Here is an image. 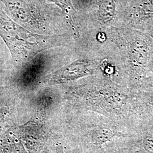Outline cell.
Masks as SVG:
<instances>
[{
    "mask_svg": "<svg viewBox=\"0 0 153 153\" xmlns=\"http://www.w3.org/2000/svg\"><path fill=\"white\" fill-rule=\"evenodd\" d=\"M152 27L153 28V26H152Z\"/></svg>",
    "mask_w": 153,
    "mask_h": 153,
    "instance_id": "cell-8",
    "label": "cell"
},
{
    "mask_svg": "<svg viewBox=\"0 0 153 153\" xmlns=\"http://www.w3.org/2000/svg\"><path fill=\"white\" fill-rule=\"evenodd\" d=\"M136 13L138 23L153 26V0H137Z\"/></svg>",
    "mask_w": 153,
    "mask_h": 153,
    "instance_id": "cell-2",
    "label": "cell"
},
{
    "mask_svg": "<svg viewBox=\"0 0 153 153\" xmlns=\"http://www.w3.org/2000/svg\"><path fill=\"white\" fill-rule=\"evenodd\" d=\"M144 149L148 153H153V136L148 135L144 137L142 141Z\"/></svg>",
    "mask_w": 153,
    "mask_h": 153,
    "instance_id": "cell-7",
    "label": "cell"
},
{
    "mask_svg": "<svg viewBox=\"0 0 153 153\" xmlns=\"http://www.w3.org/2000/svg\"><path fill=\"white\" fill-rule=\"evenodd\" d=\"M88 66L83 62H76L56 73L53 75L52 80L59 81V79H69L77 76H81L88 72Z\"/></svg>",
    "mask_w": 153,
    "mask_h": 153,
    "instance_id": "cell-3",
    "label": "cell"
},
{
    "mask_svg": "<svg viewBox=\"0 0 153 153\" xmlns=\"http://www.w3.org/2000/svg\"><path fill=\"white\" fill-rule=\"evenodd\" d=\"M11 11L22 20L27 21L31 18V14L27 5L22 0H5Z\"/></svg>",
    "mask_w": 153,
    "mask_h": 153,
    "instance_id": "cell-4",
    "label": "cell"
},
{
    "mask_svg": "<svg viewBox=\"0 0 153 153\" xmlns=\"http://www.w3.org/2000/svg\"><path fill=\"white\" fill-rule=\"evenodd\" d=\"M116 0H101L99 6V16L105 22L111 21L115 15Z\"/></svg>",
    "mask_w": 153,
    "mask_h": 153,
    "instance_id": "cell-5",
    "label": "cell"
},
{
    "mask_svg": "<svg viewBox=\"0 0 153 153\" xmlns=\"http://www.w3.org/2000/svg\"><path fill=\"white\" fill-rule=\"evenodd\" d=\"M114 135L110 131H96L93 135V141L97 145H102L110 141Z\"/></svg>",
    "mask_w": 153,
    "mask_h": 153,
    "instance_id": "cell-6",
    "label": "cell"
},
{
    "mask_svg": "<svg viewBox=\"0 0 153 153\" xmlns=\"http://www.w3.org/2000/svg\"><path fill=\"white\" fill-rule=\"evenodd\" d=\"M0 34L4 36V39L8 45H9V48L13 51V53H15L17 52L19 56L21 55V45L22 44L23 47H26L27 49L33 48L30 46H32L33 43L26 40V39L31 38L33 35L30 34L28 35L27 32H26L23 28L19 27L16 24L12 22L6 16L5 14L1 11Z\"/></svg>",
    "mask_w": 153,
    "mask_h": 153,
    "instance_id": "cell-1",
    "label": "cell"
}]
</instances>
